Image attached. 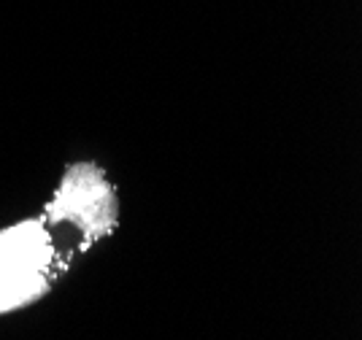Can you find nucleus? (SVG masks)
Instances as JSON below:
<instances>
[{"label":"nucleus","instance_id":"f257e3e1","mask_svg":"<svg viewBox=\"0 0 362 340\" xmlns=\"http://www.w3.org/2000/svg\"><path fill=\"white\" fill-rule=\"evenodd\" d=\"M57 252L41 219H22L0 230V316L33 305L52 289Z\"/></svg>","mask_w":362,"mask_h":340},{"label":"nucleus","instance_id":"f03ea898","mask_svg":"<svg viewBox=\"0 0 362 340\" xmlns=\"http://www.w3.org/2000/svg\"><path fill=\"white\" fill-rule=\"evenodd\" d=\"M74 224L87 252L108 238L119 224V200L106 170L95 163H74L44 206V224Z\"/></svg>","mask_w":362,"mask_h":340}]
</instances>
